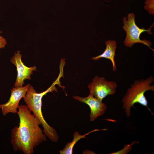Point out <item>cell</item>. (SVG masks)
<instances>
[{"label": "cell", "mask_w": 154, "mask_h": 154, "mask_svg": "<svg viewBox=\"0 0 154 154\" xmlns=\"http://www.w3.org/2000/svg\"><path fill=\"white\" fill-rule=\"evenodd\" d=\"M17 114L20 123L18 126L11 130V143L13 149L24 154H32L34 148L46 141V136L39 126L42 125L40 121L31 114L26 105L19 106Z\"/></svg>", "instance_id": "6da1fadb"}, {"label": "cell", "mask_w": 154, "mask_h": 154, "mask_svg": "<svg viewBox=\"0 0 154 154\" xmlns=\"http://www.w3.org/2000/svg\"><path fill=\"white\" fill-rule=\"evenodd\" d=\"M154 81L152 76L146 79H135L127 89L122 100L123 108L127 117L131 116V108L136 103L146 107L151 112L148 106V102L145 93L149 90L154 91V85H151Z\"/></svg>", "instance_id": "7a4b0ae2"}, {"label": "cell", "mask_w": 154, "mask_h": 154, "mask_svg": "<svg viewBox=\"0 0 154 154\" xmlns=\"http://www.w3.org/2000/svg\"><path fill=\"white\" fill-rule=\"evenodd\" d=\"M56 90V88L52 85L46 90L40 93H37L33 86L30 85L25 96L23 98L29 110L40 121L43 128V131L46 137L51 141L56 142L59 138L56 130L50 126L44 119L42 112V98L48 92Z\"/></svg>", "instance_id": "3957f363"}, {"label": "cell", "mask_w": 154, "mask_h": 154, "mask_svg": "<svg viewBox=\"0 0 154 154\" xmlns=\"http://www.w3.org/2000/svg\"><path fill=\"white\" fill-rule=\"evenodd\" d=\"M135 15L133 13H129L127 17H124L123 19V29L126 33V36L123 41L125 46L131 48L133 44L136 43H140L145 44L154 51L150 46L151 42L145 39L141 40L140 36L144 32H146L148 34H153L151 30L154 25V23L147 29L144 28L139 27L136 24L135 21Z\"/></svg>", "instance_id": "277c9868"}, {"label": "cell", "mask_w": 154, "mask_h": 154, "mask_svg": "<svg viewBox=\"0 0 154 154\" xmlns=\"http://www.w3.org/2000/svg\"><path fill=\"white\" fill-rule=\"evenodd\" d=\"M117 84L115 81H108L104 77L96 76L88 85L90 94L101 100L108 95H113L116 92Z\"/></svg>", "instance_id": "5b68a950"}, {"label": "cell", "mask_w": 154, "mask_h": 154, "mask_svg": "<svg viewBox=\"0 0 154 154\" xmlns=\"http://www.w3.org/2000/svg\"><path fill=\"white\" fill-rule=\"evenodd\" d=\"M21 57L20 52L17 51L15 52L10 60L16 67L17 77L14 85L16 88L23 86L25 80H31V76L33 74V71L37 70V67L35 66L28 67L25 65L22 61Z\"/></svg>", "instance_id": "8992f818"}, {"label": "cell", "mask_w": 154, "mask_h": 154, "mask_svg": "<svg viewBox=\"0 0 154 154\" xmlns=\"http://www.w3.org/2000/svg\"><path fill=\"white\" fill-rule=\"evenodd\" d=\"M31 84H28L24 86L18 88L13 87L11 90V96L6 103L0 104L3 115L9 113L17 114L19 103L21 99L24 97Z\"/></svg>", "instance_id": "52a82bcc"}, {"label": "cell", "mask_w": 154, "mask_h": 154, "mask_svg": "<svg viewBox=\"0 0 154 154\" xmlns=\"http://www.w3.org/2000/svg\"><path fill=\"white\" fill-rule=\"evenodd\" d=\"M76 100L88 105L90 108V121H94L99 116H102L105 112L107 107L102 102V100L98 99L89 94L85 97L80 96H74Z\"/></svg>", "instance_id": "ba28073f"}, {"label": "cell", "mask_w": 154, "mask_h": 154, "mask_svg": "<svg viewBox=\"0 0 154 154\" xmlns=\"http://www.w3.org/2000/svg\"><path fill=\"white\" fill-rule=\"evenodd\" d=\"M106 48L104 52L98 56L93 57L91 59L98 60L102 58L108 59L110 60L112 65V70L116 71L117 68L115 60V53L117 47V42L114 40H109L105 42Z\"/></svg>", "instance_id": "9c48e42d"}, {"label": "cell", "mask_w": 154, "mask_h": 154, "mask_svg": "<svg viewBox=\"0 0 154 154\" xmlns=\"http://www.w3.org/2000/svg\"><path fill=\"white\" fill-rule=\"evenodd\" d=\"M106 129H95L83 135L80 134L79 132L76 131L73 134V139L70 142L66 143L64 148L60 151V154H72L73 153V149L74 146L76 142L82 138H86V136L90 133L99 130H105Z\"/></svg>", "instance_id": "30bf717a"}, {"label": "cell", "mask_w": 154, "mask_h": 154, "mask_svg": "<svg viewBox=\"0 0 154 154\" xmlns=\"http://www.w3.org/2000/svg\"><path fill=\"white\" fill-rule=\"evenodd\" d=\"M144 8L150 15L154 14V0H146L144 2Z\"/></svg>", "instance_id": "8fae6325"}, {"label": "cell", "mask_w": 154, "mask_h": 154, "mask_svg": "<svg viewBox=\"0 0 154 154\" xmlns=\"http://www.w3.org/2000/svg\"><path fill=\"white\" fill-rule=\"evenodd\" d=\"M139 142L137 141H133L130 144L125 145L123 149L116 152L111 153L112 154H127L132 150V145L134 144Z\"/></svg>", "instance_id": "7c38bea8"}, {"label": "cell", "mask_w": 154, "mask_h": 154, "mask_svg": "<svg viewBox=\"0 0 154 154\" xmlns=\"http://www.w3.org/2000/svg\"><path fill=\"white\" fill-rule=\"evenodd\" d=\"M0 33V50L4 48L7 44V41L6 39L1 35Z\"/></svg>", "instance_id": "4fadbf2b"}, {"label": "cell", "mask_w": 154, "mask_h": 154, "mask_svg": "<svg viewBox=\"0 0 154 154\" xmlns=\"http://www.w3.org/2000/svg\"><path fill=\"white\" fill-rule=\"evenodd\" d=\"M2 31H0V33H2Z\"/></svg>", "instance_id": "5bb4252c"}, {"label": "cell", "mask_w": 154, "mask_h": 154, "mask_svg": "<svg viewBox=\"0 0 154 154\" xmlns=\"http://www.w3.org/2000/svg\"><path fill=\"white\" fill-rule=\"evenodd\" d=\"M145 1L146 0H145Z\"/></svg>", "instance_id": "9a60e30c"}]
</instances>
